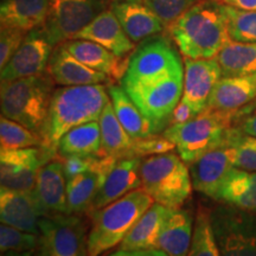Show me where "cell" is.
<instances>
[{
	"label": "cell",
	"instance_id": "1",
	"mask_svg": "<svg viewBox=\"0 0 256 256\" xmlns=\"http://www.w3.org/2000/svg\"><path fill=\"white\" fill-rule=\"evenodd\" d=\"M184 74L179 54L165 37L144 40L130 57L121 87L158 133L170 124L182 100Z\"/></svg>",
	"mask_w": 256,
	"mask_h": 256
},
{
	"label": "cell",
	"instance_id": "2",
	"mask_svg": "<svg viewBox=\"0 0 256 256\" xmlns=\"http://www.w3.org/2000/svg\"><path fill=\"white\" fill-rule=\"evenodd\" d=\"M104 84L70 86L54 92L46 124L40 132L43 148L57 156V144L72 128L98 121L110 102Z\"/></svg>",
	"mask_w": 256,
	"mask_h": 256
},
{
	"label": "cell",
	"instance_id": "3",
	"mask_svg": "<svg viewBox=\"0 0 256 256\" xmlns=\"http://www.w3.org/2000/svg\"><path fill=\"white\" fill-rule=\"evenodd\" d=\"M170 34L184 57L215 58L230 40L222 4L200 0L168 26Z\"/></svg>",
	"mask_w": 256,
	"mask_h": 256
},
{
	"label": "cell",
	"instance_id": "4",
	"mask_svg": "<svg viewBox=\"0 0 256 256\" xmlns=\"http://www.w3.org/2000/svg\"><path fill=\"white\" fill-rule=\"evenodd\" d=\"M153 204V198L142 188L102 209L92 211V228L88 235V256H100L122 242L130 230Z\"/></svg>",
	"mask_w": 256,
	"mask_h": 256
},
{
	"label": "cell",
	"instance_id": "5",
	"mask_svg": "<svg viewBox=\"0 0 256 256\" xmlns=\"http://www.w3.org/2000/svg\"><path fill=\"white\" fill-rule=\"evenodd\" d=\"M54 83L48 72L30 78L2 82V115L40 136L55 92Z\"/></svg>",
	"mask_w": 256,
	"mask_h": 256
},
{
	"label": "cell",
	"instance_id": "6",
	"mask_svg": "<svg viewBox=\"0 0 256 256\" xmlns=\"http://www.w3.org/2000/svg\"><path fill=\"white\" fill-rule=\"evenodd\" d=\"M236 112L214 110L206 108L185 124H170L164 130L165 138L176 145L178 154L190 165L206 152L226 144L234 128Z\"/></svg>",
	"mask_w": 256,
	"mask_h": 256
},
{
	"label": "cell",
	"instance_id": "7",
	"mask_svg": "<svg viewBox=\"0 0 256 256\" xmlns=\"http://www.w3.org/2000/svg\"><path fill=\"white\" fill-rule=\"evenodd\" d=\"M142 188L156 203L170 209H180L191 196L190 170L174 153L151 156L140 166Z\"/></svg>",
	"mask_w": 256,
	"mask_h": 256
},
{
	"label": "cell",
	"instance_id": "8",
	"mask_svg": "<svg viewBox=\"0 0 256 256\" xmlns=\"http://www.w3.org/2000/svg\"><path fill=\"white\" fill-rule=\"evenodd\" d=\"M211 222L220 256H256V215L238 208L217 206Z\"/></svg>",
	"mask_w": 256,
	"mask_h": 256
},
{
	"label": "cell",
	"instance_id": "9",
	"mask_svg": "<svg viewBox=\"0 0 256 256\" xmlns=\"http://www.w3.org/2000/svg\"><path fill=\"white\" fill-rule=\"evenodd\" d=\"M38 256H88L87 224L78 215L43 216Z\"/></svg>",
	"mask_w": 256,
	"mask_h": 256
},
{
	"label": "cell",
	"instance_id": "10",
	"mask_svg": "<svg viewBox=\"0 0 256 256\" xmlns=\"http://www.w3.org/2000/svg\"><path fill=\"white\" fill-rule=\"evenodd\" d=\"M107 0H49L43 28L54 46L72 40L96 16L104 11Z\"/></svg>",
	"mask_w": 256,
	"mask_h": 256
},
{
	"label": "cell",
	"instance_id": "11",
	"mask_svg": "<svg viewBox=\"0 0 256 256\" xmlns=\"http://www.w3.org/2000/svg\"><path fill=\"white\" fill-rule=\"evenodd\" d=\"M43 147L0 150L2 190L32 192L42 166L55 158Z\"/></svg>",
	"mask_w": 256,
	"mask_h": 256
},
{
	"label": "cell",
	"instance_id": "12",
	"mask_svg": "<svg viewBox=\"0 0 256 256\" xmlns=\"http://www.w3.org/2000/svg\"><path fill=\"white\" fill-rule=\"evenodd\" d=\"M54 48L55 46L48 40L42 28L28 32L22 46L2 69V82L14 81L46 72Z\"/></svg>",
	"mask_w": 256,
	"mask_h": 256
},
{
	"label": "cell",
	"instance_id": "13",
	"mask_svg": "<svg viewBox=\"0 0 256 256\" xmlns=\"http://www.w3.org/2000/svg\"><path fill=\"white\" fill-rule=\"evenodd\" d=\"M184 89L182 100L196 114L208 107L210 96L217 82L222 78L220 64L216 58L184 60Z\"/></svg>",
	"mask_w": 256,
	"mask_h": 256
},
{
	"label": "cell",
	"instance_id": "14",
	"mask_svg": "<svg viewBox=\"0 0 256 256\" xmlns=\"http://www.w3.org/2000/svg\"><path fill=\"white\" fill-rule=\"evenodd\" d=\"M232 168V147L223 144L191 162L192 188L215 200L220 185Z\"/></svg>",
	"mask_w": 256,
	"mask_h": 256
},
{
	"label": "cell",
	"instance_id": "15",
	"mask_svg": "<svg viewBox=\"0 0 256 256\" xmlns=\"http://www.w3.org/2000/svg\"><path fill=\"white\" fill-rule=\"evenodd\" d=\"M110 8L134 43L156 36L166 26L146 0H110Z\"/></svg>",
	"mask_w": 256,
	"mask_h": 256
},
{
	"label": "cell",
	"instance_id": "16",
	"mask_svg": "<svg viewBox=\"0 0 256 256\" xmlns=\"http://www.w3.org/2000/svg\"><path fill=\"white\" fill-rule=\"evenodd\" d=\"M34 194L43 216L63 215L68 211L66 178L58 156L42 166L37 174Z\"/></svg>",
	"mask_w": 256,
	"mask_h": 256
},
{
	"label": "cell",
	"instance_id": "17",
	"mask_svg": "<svg viewBox=\"0 0 256 256\" xmlns=\"http://www.w3.org/2000/svg\"><path fill=\"white\" fill-rule=\"evenodd\" d=\"M72 40L95 42L120 58H127V56L136 51V44L127 36L110 8H106L96 16L90 23L75 34Z\"/></svg>",
	"mask_w": 256,
	"mask_h": 256
},
{
	"label": "cell",
	"instance_id": "18",
	"mask_svg": "<svg viewBox=\"0 0 256 256\" xmlns=\"http://www.w3.org/2000/svg\"><path fill=\"white\" fill-rule=\"evenodd\" d=\"M142 160L138 156L122 158L106 174L100 190L96 194L89 211H95L107 206L128 192L142 188L140 166Z\"/></svg>",
	"mask_w": 256,
	"mask_h": 256
},
{
	"label": "cell",
	"instance_id": "19",
	"mask_svg": "<svg viewBox=\"0 0 256 256\" xmlns=\"http://www.w3.org/2000/svg\"><path fill=\"white\" fill-rule=\"evenodd\" d=\"M46 72L50 74L54 82L63 87L70 86L102 84L110 81V76L96 72L80 62L66 50L63 43L54 48Z\"/></svg>",
	"mask_w": 256,
	"mask_h": 256
},
{
	"label": "cell",
	"instance_id": "20",
	"mask_svg": "<svg viewBox=\"0 0 256 256\" xmlns=\"http://www.w3.org/2000/svg\"><path fill=\"white\" fill-rule=\"evenodd\" d=\"M43 215L34 191L2 190L0 218L2 223L23 232L40 235V223Z\"/></svg>",
	"mask_w": 256,
	"mask_h": 256
},
{
	"label": "cell",
	"instance_id": "21",
	"mask_svg": "<svg viewBox=\"0 0 256 256\" xmlns=\"http://www.w3.org/2000/svg\"><path fill=\"white\" fill-rule=\"evenodd\" d=\"M63 44L75 58L96 72H104L115 80H121L126 72L130 58H120L95 42L69 40Z\"/></svg>",
	"mask_w": 256,
	"mask_h": 256
},
{
	"label": "cell",
	"instance_id": "22",
	"mask_svg": "<svg viewBox=\"0 0 256 256\" xmlns=\"http://www.w3.org/2000/svg\"><path fill=\"white\" fill-rule=\"evenodd\" d=\"M254 100H256V75L222 78L214 88L206 108L236 112Z\"/></svg>",
	"mask_w": 256,
	"mask_h": 256
},
{
	"label": "cell",
	"instance_id": "23",
	"mask_svg": "<svg viewBox=\"0 0 256 256\" xmlns=\"http://www.w3.org/2000/svg\"><path fill=\"white\" fill-rule=\"evenodd\" d=\"M194 234V216L188 210L170 209L160 232L158 249L168 256H186Z\"/></svg>",
	"mask_w": 256,
	"mask_h": 256
},
{
	"label": "cell",
	"instance_id": "24",
	"mask_svg": "<svg viewBox=\"0 0 256 256\" xmlns=\"http://www.w3.org/2000/svg\"><path fill=\"white\" fill-rule=\"evenodd\" d=\"M49 0H2L0 25L30 32L46 23Z\"/></svg>",
	"mask_w": 256,
	"mask_h": 256
},
{
	"label": "cell",
	"instance_id": "25",
	"mask_svg": "<svg viewBox=\"0 0 256 256\" xmlns=\"http://www.w3.org/2000/svg\"><path fill=\"white\" fill-rule=\"evenodd\" d=\"M215 200L256 214V172L234 168L220 185Z\"/></svg>",
	"mask_w": 256,
	"mask_h": 256
},
{
	"label": "cell",
	"instance_id": "26",
	"mask_svg": "<svg viewBox=\"0 0 256 256\" xmlns=\"http://www.w3.org/2000/svg\"><path fill=\"white\" fill-rule=\"evenodd\" d=\"M168 211L170 208L153 203L122 240L120 249H158L160 232Z\"/></svg>",
	"mask_w": 256,
	"mask_h": 256
},
{
	"label": "cell",
	"instance_id": "27",
	"mask_svg": "<svg viewBox=\"0 0 256 256\" xmlns=\"http://www.w3.org/2000/svg\"><path fill=\"white\" fill-rule=\"evenodd\" d=\"M107 89L118 119L133 139L156 136L158 133L154 124L142 113L121 86L110 83Z\"/></svg>",
	"mask_w": 256,
	"mask_h": 256
},
{
	"label": "cell",
	"instance_id": "28",
	"mask_svg": "<svg viewBox=\"0 0 256 256\" xmlns=\"http://www.w3.org/2000/svg\"><path fill=\"white\" fill-rule=\"evenodd\" d=\"M57 156L60 158L72 156H104L102 153L101 130L98 121L78 124L68 130L57 144Z\"/></svg>",
	"mask_w": 256,
	"mask_h": 256
},
{
	"label": "cell",
	"instance_id": "29",
	"mask_svg": "<svg viewBox=\"0 0 256 256\" xmlns=\"http://www.w3.org/2000/svg\"><path fill=\"white\" fill-rule=\"evenodd\" d=\"M215 58L220 64L222 78L256 75V43L230 40Z\"/></svg>",
	"mask_w": 256,
	"mask_h": 256
},
{
	"label": "cell",
	"instance_id": "30",
	"mask_svg": "<svg viewBox=\"0 0 256 256\" xmlns=\"http://www.w3.org/2000/svg\"><path fill=\"white\" fill-rule=\"evenodd\" d=\"M98 124L101 130L102 153L119 159L130 158L134 139L127 133L118 119L112 101L106 104Z\"/></svg>",
	"mask_w": 256,
	"mask_h": 256
},
{
	"label": "cell",
	"instance_id": "31",
	"mask_svg": "<svg viewBox=\"0 0 256 256\" xmlns=\"http://www.w3.org/2000/svg\"><path fill=\"white\" fill-rule=\"evenodd\" d=\"M104 178L106 174L90 171L66 180V214L78 215L90 210Z\"/></svg>",
	"mask_w": 256,
	"mask_h": 256
},
{
	"label": "cell",
	"instance_id": "32",
	"mask_svg": "<svg viewBox=\"0 0 256 256\" xmlns=\"http://www.w3.org/2000/svg\"><path fill=\"white\" fill-rule=\"evenodd\" d=\"M186 256H220L211 222V211L204 208H200L197 211L191 246Z\"/></svg>",
	"mask_w": 256,
	"mask_h": 256
},
{
	"label": "cell",
	"instance_id": "33",
	"mask_svg": "<svg viewBox=\"0 0 256 256\" xmlns=\"http://www.w3.org/2000/svg\"><path fill=\"white\" fill-rule=\"evenodd\" d=\"M230 40L241 43H256V11L240 10L222 4Z\"/></svg>",
	"mask_w": 256,
	"mask_h": 256
},
{
	"label": "cell",
	"instance_id": "34",
	"mask_svg": "<svg viewBox=\"0 0 256 256\" xmlns=\"http://www.w3.org/2000/svg\"><path fill=\"white\" fill-rule=\"evenodd\" d=\"M0 144L2 148L16 150L28 147H43L40 134L32 132L22 124L2 116L0 119Z\"/></svg>",
	"mask_w": 256,
	"mask_h": 256
},
{
	"label": "cell",
	"instance_id": "35",
	"mask_svg": "<svg viewBox=\"0 0 256 256\" xmlns=\"http://www.w3.org/2000/svg\"><path fill=\"white\" fill-rule=\"evenodd\" d=\"M226 145L232 147L234 168L256 172V138L242 133L238 127H234Z\"/></svg>",
	"mask_w": 256,
	"mask_h": 256
},
{
	"label": "cell",
	"instance_id": "36",
	"mask_svg": "<svg viewBox=\"0 0 256 256\" xmlns=\"http://www.w3.org/2000/svg\"><path fill=\"white\" fill-rule=\"evenodd\" d=\"M38 242L40 235L23 232L4 223L0 226V249L2 254L8 252H34L38 247Z\"/></svg>",
	"mask_w": 256,
	"mask_h": 256
},
{
	"label": "cell",
	"instance_id": "37",
	"mask_svg": "<svg viewBox=\"0 0 256 256\" xmlns=\"http://www.w3.org/2000/svg\"><path fill=\"white\" fill-rule=\"evenodd\" d=\"M200 2V0H146L166 26L174 23L184 12Z\"/></svg>",
	"mask_w": 256,
	"mask_h": 256
},
{
	"label": "cell",
	"instance_id": "38",
	"mask_svg": "<svg viewBox=\"0 0 256 256\" xmlns=\"http://www.w3.org/2000/svg\"><path fill=\"white\" fill-rule=\"evenodd\" d=\"M176 148V145L170 142L164 136H151L147 138L134 139L132 147V156L142 158L145 156H158L164 153H171Z\"/></svg>",
	"mask_w": 256,
	"mask_h": 256
},
{
	"label": "cell",
	"instance_id": "39",
	"mask_svg": "<svg viewBox=\"0 0 256 256\" xmlns=\"http://www.w3.org/2000/svg\"><path fill=\"white\" fill-rule=\"evenodd\" d=\"M28 32L20 28L2 26L0 28V69H2L22 46Z\"/></svg>",
	"mask_w": 256,
	"mask_h": 256
},
{
	"label": "cell",
	"instance_id": "40",
	"mask_svg": "<svg viewBox=\"0 0 256 256\" xmlns=\"http://www.w3.org/2000/svg\"><path fill=\"white\" fill-rule=\"evenodd\" d=\"M196 113L192 110V108L188 104H185L183 100L179 101L177 107L174 108V113L171 115L170 124H185L196 116Z\"/></svg>",
	"mask_w": 256,
	"mask_h": 256
},
{
	"label": "cell",
	"instance_id": "41",
	"mask_svg": "<svg viewBox=\"0 0 256 256\" xmlns=\"http://www.w3.org/2000/svg\"><path fill=\"white\" fill-rule=\"evenodd\" d=\"M110 256H168L162 249H136V250H126L119 249Z\"/></svg>",
	"mask_w": 256,
	"mask_h": 256
},
{
	"label": "cell",
	"instance_id": "42",
	"mask_svg": "<svg viewBox=\"0 0 256 256\" xmlns=\"http://www.w3.org/2000/svg\"><path fill=\"white\" fill-rule=\"evenodd\" d=\"M238 128L242 133L256 138V113L249 114L248 116H246L241 121Z\"/></svg>",
	"mask_w": 256,
	"mask_h": 256
},
{
	"label": "cell",
	"instance_id": "43",
	"mask_svg": "<svg viewBox=\"0 0 256 256\" xmlns=\"http://www.w3.org/2000/svg\"><path fill=\"white\" fill-rule=\"evenodd\" d=\"M217 2L240 10L256 11V0H217Z\"/></svg>",
	"mask_w": 256,
	"mask_h": 256
},
{
	"label": "cell",
	"instance_id": "44",
	"mask_svg": "<svg viewBox=\"0 0 256 256\" xmlns=\"http://www.w3.org/2000/svg\"><path fill=\"white\" fill-rule=\"evenodd\" d=\"M31 252H5V255L2 256H31Z\"/></svg>",
	"mask_w": 256,
	"mask_h": 256
}]
</instances>
